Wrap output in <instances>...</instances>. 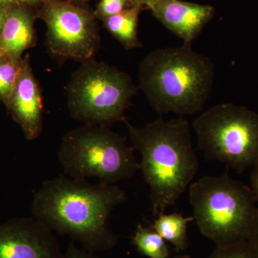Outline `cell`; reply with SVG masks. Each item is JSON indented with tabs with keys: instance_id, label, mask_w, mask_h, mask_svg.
Returning a JSON list of instances; mask_svg holds the SVG:
<instances>
[{
	"instance_id": "1",
	"label": "cell",
	"mask_w": 258,
	"mask_h": 258,
	"mask_svg": "<svg viewBox=\"0 0 258 258\" xmlns=\"http://www.w3.org/2000/svg\"><path fill=\"white\" fill-rule=\"evenodd\" d=\"M125 200L126 193L117 184H91L62 174L44 181L35 193L32 216L95 253L118 242L108 223L113 210Z\"/></svg>"
},
{
	"instance_id": "2",
	"label": "cell",
	"mask_w": 258,
	"mask_h": 258,
	"mask_svg": "<svg viewBox=\"0 0 258 258\" xmlns=\"http://www.w3.org/2000/svg\"><path fill=\"white\" fill-rule=\"evenodd\" d=\"M134 149L141 154L140 170L149 189L153 213L175 205L196 175L199 161L189 122L182 116L159 118L142 128L125 119Z\"/></svg>"
},
{
	"instance_id": "3",
	"label": "cell",
	"mask_w": 258,
	"mask_h": 258,
	"mask_svg": "<svg viewBox=\"0 0 258 258\" xmlns=\"http://www.w3.org/2000/svg\"><path fill=\"white\" fill-rule=\"evenodd\" d=\"M215 66L191 44L152 51L139 67V88L159 114L203 111L213 87Z\"/></svg>"
},
{
	"instance_id": "4",
	"label": "cell",
	"mask_w": 258,
	"mask_h": 258,
	"mask_svg": "<svg viewBox=\"0 0 258 258\" xmlns=\"http://www.w3.org/2000/svg\"><path fill=\"white\" fill-rule=\"evenodd\" d=\"M189 194L194 220L203 235L217 246L247 240L258 209L250 188L227 172L204 176Z\"/></svg>"
},
{
	"instance_id": "5",
	"label": "cell",
	"mask_w": 258,
	"mask_h": 258,
	"mask_svg": "<svg viewBox=\"0 0 258 258\" xmlns=\"http://www.w3.org/2000/svg\"><path fill=\"white\" fill-rule=\"evenodd\" d=\"M124 136L104 125L84 124L63 137L58 159L64 174L76 179L97 178L100 182L115 184L140 171L134 147Z\"/></svg>"
},
{
	"instance_id": "6",
	"label": "cell",
	"mask_w": 258,
	"mask_h": 258,
	"mask_svg": "<svg viewBox=\"0 0 258 258\" xmlns=\"http://www.w3.org/2000/svg\"><path fill=\"white\" fill-rule=\"evenodd\" d=\"M137 88L131 76L94 59L81 63L67 86L70 114L84 124L110 126L124 121Z\"/></svg>"
},
{
	"instance_id": "7",
	"label": "cell",
	"mask_w": 258,
	"mask_h": 258,
	"mask_svg": "<svg viewBox=\"0 0 258 258\" xmlns=\"http://www.w3.org/2000/svg\"><path fill=\"white\" fill-rule=\"evenodd\" d=\"M205 159L242 173L258 163V113L232 103H220L193 121Z\"/></svg>"
},
{
	"instance_id": "8",
	"label": "cell",
	"mask_w": 258,
	"mask_h": 258,
	"mask_svg": "<svg viewBox=\"0 0 258 258\" xmlns=\"http://www.w3.org/2000/svg\"><path fill=\"white\" fill-rule=\"evenodd\" d=\"M41 18L46 25V46L51 55L81 63L93 58L100 45L94 13L64 0H47L42 4Z\"/></svg>"
},
{
	"instance_id": "9",
	"label": "cell",
	"mask_w": 258,
	"mask_h": 258,
	"mask_svg": "<svg viewBox=\"0 0 258 258\" xmlns=\"http://www.w3.org/2000/svg\"><path fill=\"white\" fill-rule=\"evenodd\" d=\"M55 234L35 217L0 223V258H63Z\"/></svg>"
},
{
	"instance_id": "10",
	"label": "cell",
	"mask_w": 258,
	"mask_h": 258,
	"mask_svg": "<svg viewBox=\"0 0 258 258\" xmlns=\"http://www.w3.org/2000/svg\"><path fill=\"white\" fill-rule=\"evenodd\" d=\"M29 54L22 58L21 69L8 107L27 140H35L43 128L41 90L30 66Z\"/></svg>"
},
{
	"instance_id": "11",
	"label": "cell",
	"mask_w": 258,
	"mask_h": 258,
	"mask_svg": "<svg viewBox=\"0 0 258 258\" xmlns=\"http://www.w3.org/2000/svg\"><path fill=\"white\" fill-rule=\"evenodd\" d=\"M151 11L166 29L187 44L200 35L215 15L212 5L181 0H159Z\"/></svg>"
},
{
	"instance_id": "12",
	"label": "cell",
	"mask_w": 258,
	"mask_h": 258,
	"mask_svg": "<svg viewBox=\"0 0 258 258\" xmlns=\"http://www.w3.org/2000/svg\"><path fill=\"white\" fill-rule=\"evenodd\" d=\"M35 42L33 16L21 8L8 10L0 32V55L21 60L23 52Z\"/></svg>"
},
{
	"instance_id": "13",
	"label": "cell",
	"mask_w": 258,
	"mask_h": 258,
	"mask_svg": "<svg viewBox=\"0 0 258 258\" xmlns=\"http://www.w3.org/2000/svg\"><path fill=\"white\" fill-rule=\"evenodd\" d=\"M142 9L140 5H134L103 20L105 28L127 51L143 46L138 37L139 17Z\"/></svg>"
},
{
	"instance_id": "14",
	"label": "cell",
	"mask_w": 258,
	"mask_h": 258,
	"mask_svg": "<svg viewBox=\"0 0 258 258\" xmlns=\"http://www.w3.org/2000/svg\"><path fill=\"white\" fill-rule=\"evenodd\" d=\"M193 217H184L181 214L162 213L156 219L152 227L164 240L170 242L178 250H185L189 245L187 225Z\"/></svg>"
},
{
	"instance_id": "15",
	"label": "cell",
	"mask_w": 258,
	"mask_h": 258,
	"mask_svg": "<svg viewBox=\"0 0 258 258\" xmlns=\"http://www.w3.org/2000/svg\"><path fill=\"white\" fill-rule=\"evenodd\" d=\"M132 243L143 255L149 258H168L170 252L166 241L154 229L139 224Z\"/></svg>"
},
{
	"instance_id": "16",
	"label": "cell",
	"mask_w": 258,
	"mask_h": 258,
	"mask_svg": "<svg viewBox=\"0 0 258 258\" xmlns=\"http://www.w3.org/2000/svg\"><path fill=\"white\" fill-rule=\"evenodd\" d=\"M21 60H17L6 55H0V101L6 106L9 104L18 82Z\"/></svg>"
},
{
	"instance_id": "17",
	"label": "cell",
	"mask_w": 258,
	"mask_h": 258,
	"mask_svg": "<svg viewBox=\"0 0 258 258\" xmlns=\"http://www.w3.org/2000/svg\"><path fill=\"white\" fill-rule=\"evenodd\" d=\"M209 258H258V252L248 241L217 246Z\"/></svg>"
},
{
	"instance_id": "18",
	"label": "cell",
	"mask_w": 258,
	"mask_h": 258,
	"mask_svg": "<svg viewBox=\"0 0 258 258\" xmlns=\"http://www.w3.org/2000/svg\"><path fill=\"white\" fill-rule=\"evenodd\" d=\"M132 4V0H101L94 13L96 18L105 20L128 9Z\"/></svg>"
},
{
	"instance_id": "19",
	"label": "cell",
	"mask_w": 258,
	"mask_h": 258,
	"mask_svg": "<svg viewBox=\"0 0 258 258\" xmlns=\"http://www.w3.org/2000/svg\"><path fill=\"white\" fill-rule=\"evenodd\" d=\"M63 258H100L95 255L93 252H88L84 249H80L76 247L74 241L68 246L66 252H64Z\"/></svg>"
},
{
	"instance_id": "20",
	"label": "cell",
	"mask_w": 258,
	"mask_h": 258,
	"mask_svg": "<svg viewBox=\"0 0 258 258\" xmlns=\"http://www.w3.org/2000/svg\"><path fill=\"white\" fill-rule=\"evenodd\" d=\"M247 241L258 252V209L252 225L249 228Z\"/></svg>"
},
{
	"instance_id": "21",
	"label": "cell",
	"mask_w": 258,
	"mask_h": 258,
	"mask_svg": "<svg viewBox=\"0 0 258 258\" xmlns=\"http://www.w3.org/2000/svg\"><path fill=\"white\" fill-rule=\"evenodd\" d=\"M251 187L256 202L258 203V163L252 167L250 175Z\"/></svg>"
},
{
	"instance_id": "22",
	"label": "cell",
	"mask_w": 258,
	"mask_h": 258,
	"mask_svg": "<svg viewBox=\"0 0 258 258\" xmlns=\"http://www.w3.org/2000/svg\"><path fill=\"white\" fill-rule=\"evenodd\" d=\"M132 1L133 5H139L142 8H146L151 10L159 0H132Z\"/></svg>"
},
{
	"instance_id": "23",
	"label": "cell",
	"mask_w": 258,
	"mask_h": 258,
	"mask_svg": "<svg viewBox=\"0 0 258 258\" xmlns=\"http://www.w3.org/2000/svg\"><path fill=\"white\" fill-rule=\"evenodd\" d=\"M17 1L30 6H35L37 5L43 4L47 0H17Z\"/></svg>"
},
{
	"instance_id": "24",
	"label": "cell",
	"mask_w": 258,
	"mask_h": 258,
	"mask_svg": "<svg viewBox=\"0 0 258 258\" xmlns=\"http://www.w3.org/2000/svg\"><path fill=\"white\" fill-rule=\"evenodd\" d=\"M7 12H8L7 9H0V32L3 28L5 18H6Z\"/></svg>"
},
{
	"instance_id": "25",
	"label": "cell",
	"mask_w": 258,
	"mask_h": 258,
	"mask_svg": "<svg viewBox=\"0 0 258 258\" xmlns=\"http://www.w3.org/2000/svg\"><path fill=\"white\" fill-rule=\"evenodd\" d=\"M15 0H0V9H7Z\"/></svg>"
},
{
	"instance_id": "26",
	"label": "cell",
	"mask_w": 258,
	"mask_h": 258,
	"mask_svg": "<svg viewBox=\"0 0 258 258\" xmlns=\"http://www.w3.org/2000/svg\"><path fill=\"white\" fill-rule=\"evenodd\" d=\"M64 1L69 2V3L74 5H81L88 1V0H64Z\"/></svg>"
},
{
	"instance_id": "27",
	"label": "cell",
	"mask_w": 258,
	"mask_h": 258,
	"mask_svg": "<svg viewBox=\"0 0 258 258\" xmlns=\"http://www.w3.org/2000/svg\"><path fill=\"white\" fill-rule=\"evenodd\" d=\"M174 258H192L189 255H178Z\"/></svg>"
},
{
	"instance_id": "28",
	"label": "cell",
	"mask_w": 258,
	"mask_h": 258,
	"mask_svg": "<svg viewBox=\"0 0 258 258\" xmlns=\"http://www.w3.org/2000/svg\"><path fill=\"white\" fill-rule=\"evenodd\" d=\"M132 4H133V3H132Z\"/></svg>"
}]
</instances>
